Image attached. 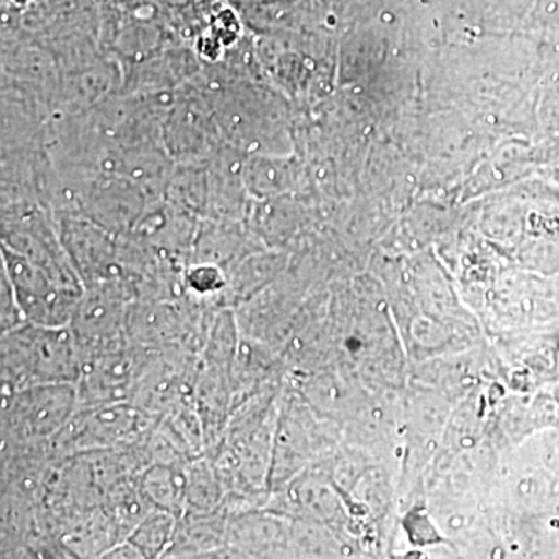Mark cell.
Segmentation results:
<instances>
[{
  "label": "cell",
  "instance_id": "6da1fadb",
  "mask_svg": "<svg viewBox=\"0 0 559 559\" xmlns=\"http://www.w3.org/2000/svg\"><path fill=\"white\" fill-rule=\"evenodd\" d=\"M2 353L9 385L16 390L57 382L72 384L81 378L80 342L70 325L22 323L17 329L7 331Z\"/></svg>",
  "mask_w": 559,
  "mask_h": 559
},
{
  "label": "cell",
  "instance_id": "7a4b0ae2",
  "mask_svg": "<svg viewBox=\"0 0 559 559\" xmlns=\"http://www.w3.org/2000/svg\"><path fill=\"white\" fill-rule=\"evenodd\" d=\"M5 274L25 322L44 326L70 325L81 294L62 285L49 271L22 253L3 252Z\"/></svg>",
  "mask_w": 559,
  "mask_h": 559
},
{
  "label": "cell",
  "instance_id": "3957f363",
  "mask_svg": "<svg viewBox=\"0 0 559 559\" xmlns=\"http://www.w3.org/2000/svg\"><path fill=\"white\" fill-rule=\"evenodd\" d=\"M76 390L70 382L38 384L9 392L10 425L17 437L47 439L68 426L75 409Z\"/></svg>",
  "mask_w": 559,
  "mask_h": 559
},
{
  "label": "cell",
  "instance_id": "277c9868",
  "mask_svg": "<svg viewBox=\"0 0 559 559\" xmlns=\"http://www.w3.org/2000/svg\"><path fill=\"white\" fill-rule=\"evenodd\" d=\"M135 356L120 347L119 340L98 345L91 355L84 356L81 367L83 390L91 400L105 403L121 400L134 380Z\"/></svg>",
  "mask_w": 559,
  "mask_h": 559
},
{
  "label": "cell",
  "instance_id": "5b68a950",
  "mask_svg": "<svg viewBox=\"0 0 559 559\" xmlns=\"http://www.w3.org/2000/svg\"><path fill=\"white\" fill-rule=\"evenodd\" d=\"M123 304L117 294L106 288L91 290L87 296L80 297L73 311L70 326L80 344L91 348L119 340L123 325Z\"/></svg>",
  "mask_w": 559,
  "mask_h": 559
},
{
  "label": "cell",
  "instance_id": "8992f818",
  "mask_svg": "<svg viewBox=\"0 0 559 559\" xmlns=\"http://www.w3.org/2000/svg\"><path fill=\"white\" fill-rule=\"evenodd\" d=\"M83 421L76 423L75 436L86 443L109 444L127 439L142 426V415L132 407L123 404L106 403V407L90 415H84Z\"/></svg>",
  "mask_w": 559,
  "mask_h": 559
},
{
  "label": "cell",
  "instance_id": "52a82bcc",
  "mask_svg": "<svg viewBox=\"0 0 559 559\" xmlns=\"http://www.w3.org/2000/svg\"><path fill=\"white\" fill-rule=\"evenodd\" d=\"M151 496L159 500L160 506L175 507L178 506V500L182 498V479L176 474L159 473L154 471L153 476L148 477Z\"/></svg>",
  "mask_w": 559,
  "mask_h": 559
},
{
  "label": "cell",
  "instance_id": "ba28073f",
  "mask_svg": "<svg viewBox=\"0 0 559 559\" xmlns=\"http://www.w3.org/2000/svg\"><path fill=\"white\" fill-rule=\"evenodd\" d=\"M167 527V518H157V520L145 522L142 530L138 532V539L140 540H135V544H142L146 549H157V546L164 543Z\"/></svg>",
  "mask_w": 559,
  "mask_h": 559
}]
</instances>
